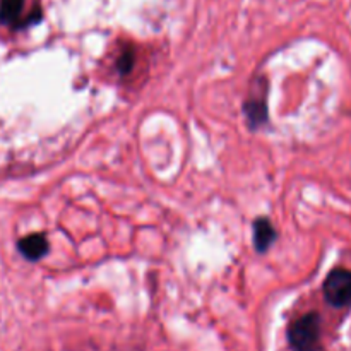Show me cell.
Returning <instances> with one entry per match:
<instances>
[{
    "instance_id": "cell-1",
    "label": "cell",
    "mask_w": 351,
    "mask_h": 351,
    "mask_svg": "<svg viewBox=\"0 0 351 351\" xmlns=\"http://www.w3.org/2000/svg\"><path fill=\"white\" fill-rule=\"evenodd\" d=\"M295 351H317L321 341V319L317 314H307L298 319L288 332Z\"/></svg>"
},
{
    "instance_id": "cell-2",
    "label": "cell",
    "mask_w": 351,
    "mask_h": 351,
    "mask_svg": "<svg viewBox=\"0 0 351 351\" xmlns=\"http://www.w3.org/2000/svg\"><path fill=\"white\" fill-rule=\"evenodd\" d=\"M324 297L335 307H345L351 304V271H332L324 283Z\"/></svg>"
},
{
    "instance_id": "cell-3",
    "label": "cell",
    "mask_w": 351,
    "mask_h": 351,
    "mask_svg": "<svg viewBox=\"0 0 351 351\" xmlns=\"http://www.w3.org/2000/svg\"><path fill=\"white\" fill-rule=\"evenodd\" d=\"M19 250L26 259L38 261L48 252V242L43 235H29L19 240Z\"/></svg>"
},
{
    "instance_id": "cell-4",
    "label": "cell",
    "mask_w": 351,
    "mask_h": 351,
    "mask_svg": "<svg viewBox=\"0 0 351 351\" xmlns=\"http://www.w3.org/2000/svg\"><path fill=\"white\" fill-rule=\"evenodd\" d=\"M274 239H276V232L267 219L261 218L254 223V243L259 252H266L273 245Z\"/></svg>"
},
{
    "instance_id": "cell-5",
    "label": "cell",
    "mask_w": 351,
    "mask_h": 351,
    "mask_svg": "<svg viewBox=\"0 0 351 351\" xmlns=\"http://www.w3.org/2000/svg\"><path fill=\"white\" fill-rule=\"evenodd\" d=\"M24 0H0V23L5 26H19Z\"/></svg>"
},
{
    "instance_id": "cell-6",
    "label": "cell",
    "mask_w": 351,
    "mask_h": 351,
    "mask_svg": "<svg viewBox=\"0 0 351 351\" xmlns=\"http://www.w3.org/2000/svg\"><path fill=\"white\" fill-rule=\"evenodd\" d=\"M245 113H247V117H249V120H250V123H252V125H259V123H263L264 120H266V117H267L266 106H264L263 103H259V101L247 103Z\"/></svg>"
},
{
    "instance_id": "cell-7",
    "label": "cell",
    "mask_w": 351,
    "mask_h": 351,
    "mask_svg": "<svg viewBox=\"0 0 351 351\" xmlns=\"http://www.w3.org/2000/svg\"><path fill=\"white\" fill-rule=\"evenodd\" d=\"M132 64H134V55L130 53V51H123L122 57H120L119 62H117V65H119V71L122 72V74L129 72L130 69H132Z\"/></svg>"
}]
</instances>
